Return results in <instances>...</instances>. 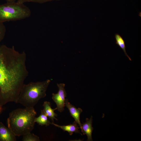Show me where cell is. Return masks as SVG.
<instances>
[{"label": "cell", "mask_w": 141, "mask_h": 141, "mask_svg": "<svg viewBox=\"0 0 141 141\" xmlns=\"http://www.w3.org/2000/svg\"><path fill=\"white\" fill-rule=\"evenodd\" d=\"M43 106L44 109L42 110L52 120L53 122H54V119L58 120L55 118V116H57V115L54 112L55 110L57 109V107L52 109L51 107L50 102L46 101L44 102Z\"/></svg>", "instance_id": "30bf717a"}, {"label": "cell", "mask_w": 141, "mask_h": 141, "mask_svg": "<svg viewBox=\"0 0 141 141\" xmlns=\"http://www.w3.org/2000/svg\"><path fill=\"white\" fill-rule=\"evenodd\" d=\"M6 31L5 27L3 23L0 22V42L3 39Z\"/></svg>", "instance_id": "5bb4252c"}, {"label": "cell", "mask_w": 141, "mask_h": 141, "mask_svg": "<svg viewBox=\"0 0 141 141\" xmlns=\"http://www.w3.org/2000/svg\"><path fill=\"white\" fill-rule=\"evenodd\" d=\"M52 124L59 128H60L64 131L67 132L70 135H72L74 132L75 133H79L82 135L79 130L80 128L79 127L78 124L75 121L72 124L67 125L60 126L56 124L53 122H52Z\"/></svg>", "instance_id": "9c48e42d"}, {"label": "cell", "mask_w": 141, "mask_h": 141, "mask_svg": "<svg viewBox=\"0 0 141 141\" xmlns=\"http://www.w3.org/2000/svg\"><path fill=\"white\" fill-rule=\"evenodd\" d=\"M92 117L91 116L90 119L86 118V122L82 124L81 131L83 134H86L87 137V141H92V134L93 128L92 127Z\"/></svg>", "instance_id": "ba28073f"}, {"label": "cell", "mask_w": 141, "mask_h": 141, "mask_svg": "<svg viewBox=\"0 0 141 141\" xmlns=\"http://www.w3.org/2000/svg\"><path fill=\"white\" fill-rule=\"evenodd\" d=\"M26 54L14 46L0 45V105L16 103L24 81L28 75Z\"/></svg>", "instance_id": "6da1fadb"}, {"label": "cell", "mask_w": 141, "mask_h": 141, "mask_svg": "<svg viewBox=\"0 0 141 141\" xmlns=\"http://www.w3.org/2000/svg\"><path fill=\"white\" fill-rule=\"evenodd\" d=\"M31 11L24 3L16 1L0 5V22L16 21L30 17Z\"/></svg>", "instance_id": "277c9868"}, {"label": "cell", "mask_w": 141, "mask_h": 141, "mask_svg": "<svg viewBox=\"0 0 141 141\" xmlns=\"http://www.w3.org/2000/svg\"><path fill=\"white\" fill-rule=\"evenodd\" d=\"M16 136L8 127L0 122V141H15Z\"/></svg>", "instance_id": "52a82bcc"}, {"label": "cell", "mask_w": 141, "mask_h": 141, "mask_svg": "<svg viewBox=\"0 0 141 141\" xmlns=\"http://www.w3.org/2000/svg\"><path fill=\"white\" fill-rule=\"evenodd\" d=\"M37 113L34 107H26L14 110L7 120L8 127L16 136H20L33 129Z\"/></svg>", "instance_id": "7a4b0ae2"}, {"label": "cell", "mask_w": 141, "mask_h": 141, "mask_svg": "<svg viewBox=\"0 0 141 141\" xmlns=\"http://www.w3.org/2000/svg\"><path fill=\"white\" fill-rule=\"evenodd\" d=\"M115 38L116 41V44L123 50L125 55L127 57L129 60L130 61H131V58L126 52L125 41L123 38L118 33H116L115 34Z\"/></svg>", "instance_id": "7c38bea8"}, {"label": "cell", "mask_w": 141, "mask_h": 141, "mask_svg": "<svg viewBox=\"0 0 141 141\" xmlns=\"http://www.w3.org/2000/svg\"><path fill=\"white\" fill-rule=\"evenodd\" d=\"M32 1L36 2L39 3H42L49 1H52L53 0H31Z\"/></svg>", "instance_id": "9a60e30c"}, {"label": "cell", "mask_w": 141, "mask_h": 141, "mask_svg": "<svg viewBox=\"0 0 141 141\" xmlns=\"http://www.w3.org/2000/svg\"><path fill=\"white\" fill-rule=\"evenodd\" d=\"M65 105L69 110L70 115L74 118L75 121L81 130L82 124L80 121V115L82 112V110L80 108H76L69 102L67 99H65Z\"/></svg>", "instance_id": "8992f818"}, {"label": "cell", "mask_w": 141, "mask_h": 141, "mask_svg": "<svg viewBox=\"0 0 141 141\" xmlns=\"http://www.w3.org/2000/svg\"><path fill=\"white\" fill-rule=\"evenodd\" d=\"M44 81L31 82L23 85L16 102L25 107H34L39 100L46 96V91L50 82Z\"/></svg>", "instance_id": "3957f363"}, {"label": "cell", "mask_w": 141, "mask_h": 141, "mask_svg": "<svg viewBox=\"0 0 141 141\" xmlns=\"http://www.w3.org/2000/svg\"><path fill=\"white\" fill-rule=\"evenodd\" d=\"M23 141H39V137L37 136L31 132L23 136L22 139Z\"/></svg>", "instance_id": "4fadbf2b"}, {"label": "cell", "mask_w": 141, "mask_h": 141, "mask_svg": "<svg viewBox=\"0 0 141 141\" xmlns=\"http://www.w3.org/2000/svg\"><path fill=\"white\" fill-rule=\"evenodd\" d=\"M3 109L2 107V106L1 105H0V114L2 112Z\"/></svg>", "instance_id": "e0dca14e"}, {"label": "cell", "mask_w": 141, "mask_h": 141, "mask_svg": "<svg viewBox=\"0 0 141 141\" xmlns=\"http://www.w3.org/2000/svg\"><path fill=\"white\" fill-rule=\"evenodd\" d=\"M41 111L40 115L37 118L35 117V122L37 123L39 125H45L46 126H49L50 124H52V122L48 120V116L42 110Z\"/></svg>", "instance_id": "8fae6325"}, {"label": "cell", "mask_w": 141, "mask_h": 141, "mask_svg": "<svg viewBox=\"0 0 141 141\" xmlns=\"http://www.w3.org/2000/svg\"><path fill=\"white\" fill-rule=\"evenodd\" d=\"M7 2H13L16 1L17 0H5Z\"/></svg>", "instance_id": "2e32d148"}, {"label": "cell", "mask_w": 141, "mask_h": 141, "mask_svg": "<svg viewBox=\"0 0 141 141\" xmlns=\"http://www.w3.org/2000/svg\"><path fill=\"white\" fill-rule=\"evenodd\" d=\"M57 85L58 91L57 93L52 94V99L56 103L58 111L62 112L64 110L65 98L67 96V93L64 88L65 84H57Z\"/></svg>", "instance_id": "5b68a950"}]
</instances>
